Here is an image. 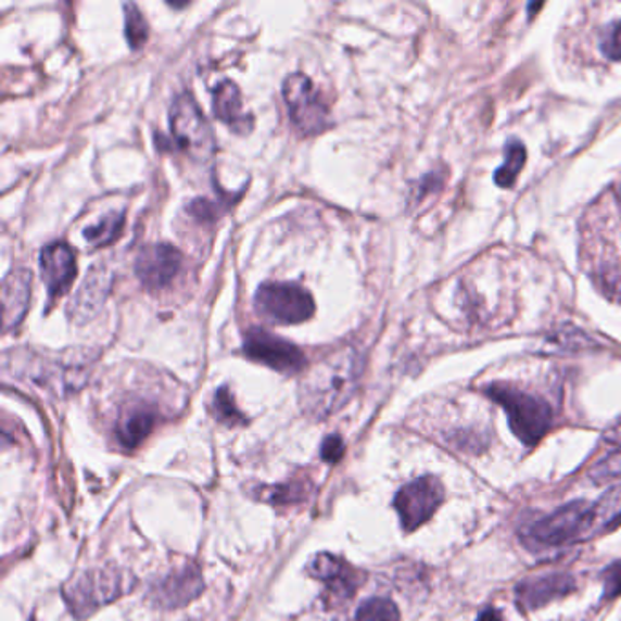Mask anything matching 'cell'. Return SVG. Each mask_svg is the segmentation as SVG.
<instances>
[{
  "mask_svg": "<svg viewBox=\"0 0 621 621\" xmlns=\"http://www.w3.org/2000/svg\"><path fill=\"white\" fill-rule=\"evenodd\" d=\"M362 354L343 346L308 368L300 384V405L312 419H327L351 402L362 378Z\"/></svg>",
  "mask_w": 621,
  "mask_h": 621,
  "instance_id": "6da1fadb",
  "label": "cell"
},
{
  "mask_svg": "<svg viewBox=\"0 0 621 621\" xmlns=\"http://www.w3.org/2000/svg\"><path fill=\"white\" fill-rule=\"evenodd\" d=\"M593 531H598L596 505L571 502L527 527L521 532V542L531 550H547L580 542Z\"/></svg>",
  "mask_w": 621,
  "mask_h": 621,
  "instance_id": "7a4b0ae2",
  "label": "cell"
},
{
  "mask_svg": "<svg viewBox=\"0 0 621 621\" xmlns=\"http://www.w3.org/2000/svg\"><path fill=\"white\" fill-rule=\"evenodd\" d=\"M486 395L507 413L510 429L525 446L537 445L553 424V410L548 403L525 390L494 383L486 386Z\"/></svg>",
  "mask_w": 621,
  "mask_h": 621,
  "instance_id": "3957f363",
  "label": "cell"
},
{
  "mask_svg": "<svg viewBox=\"0 0 621 621\" xmlns=\"http://www.w3.org/2000/svg\"><path fill=\"white\" fill-rule=\"evenodd\" d=\"M134 578L115 569H97L72 578L64 585L63 596L77 618L91 616L102 605L112 604L130 591Z\"/></svg>",
  "mask_w": 621,
  "mask_h": 621,
  "instance_id": "277c9868",
  "label": "cell"
},
{
  "mask_svg": "<svg viewBox=\"0 0 621 621\" xmlns=\"http://www.w3.org/2000/svg\"><path fill=\"white\" fill-rule=\"evenodd\" d=\"M169 128L177 147L198 161H206L215 152L214 130L190 93H181L169 107Z\"/></svg>",
  "mask_w": 621,
  "mask_h": 621,
  "instance_id": "5b68a950",
  "label": "cell"
},
{
  "mask_svg": "<svg viewBox=\"0 0 621 621\" xmlns=\"http://www.w3.org/2000/svg\"><path fill=\"white\" fill-rule=\"evenodd\" d=\"M255 310L281 325H297L314 316L316 303L295 282H265L255 294Z\"/></svg>",
  "mask_w": 621,
  "mask_h": 621,
  "instance_id": "8992f818",
  "label": "cell"
},
{
  "mask_svg": "<svg viewBox=\"0 0 621 621\" xmlns=\"http://www.w3.org/2000/svg\"><path fill=\"white\" fill-rule=\"evenodd\" d=\"M282 97L289 107L290 119L297 130L314 136L327 128L330 123L328 107L310 77L303 74L289 75L282 83Z\"/></svg>",
  "mask_w": 621,
  "mask_h": 621,
  "instance_id": "52a82bcc",
  "label": "cell"
},
{
  "mask_svg": "<svg viewBox=\"0 0 621 621\" xmlns=\"http://www.w3.org/2000/svg\"><path fill=\"white\" fill-rule=\"evenodd\" d=\"M445 499V489L434 476H423L403 486L394 497V508L403 529L416 531L435 515Z\"/></svg>",
  "mask_w": 621,
  "mask_h": 621,
  "instance_id": "ba28073f",
  "label": "cell"
},
{
  "mask_svg": "<svg viewBox=\"0 0 621 621\" xmlns=\"http://www.w3.org/2000/svg\"><path fill=\"white\" fill-rule=\"evenodd\" d=\"M243 351L252 362L263 363L281 373H295L305 368V354L287 339L277 338L263 328H252L244 338Z\"/></svg>",
  "mask_w": 621,
  "mask_h": 621,
  "instance_id": "9c48e42d",
  "label": "cell"
},
{
  "mask_svg": "<svg viewBox=\"0 0 621 621\" xmlns=\"http://www.w3.org/2000/svg\"><path fill=\"white\" fill-rule=\"evenodd\" d=\"M182 255L172 244H148L136 259V274L148 290L168 287L179 274Z\"/></svg>",
  "mask_w": 621,
  "mask_h": 621,
  "instance_id": "30bf717a",
  "label": "cell"
},
{
  "mask_svg": "<svg viewBox=\"0 0 621 621\" xmlns=\"http://www.w3.org/2000/svg\"><path fill=\"white\" fill-rule=\"evenodd\" d=\"M112 282V271L107 270V266H91L85 281L80 282L79 289L75 292L74 300L69 301V319L83 325V322L90 321L91 317H96L106 303Z\"/></svg>",
  "mask_w": 621,
  "mask_h": 621,
  "instance_id": "8fae6325",
  "label": "cell"
},
{
  "mask_svg": "<svg viewBox=\"0 0 621 621\" xmlns=\"http://www.w3.org/2000/svg\"><path fill=\"white\" fill-rule=\"evenodd\" d=\"M574 591H576V580L571 574L553 572V574H542V576L523 580L516 587V599L521 609H542L545 605L565 598Z\"/></svg>",
  "mask_w": 621,
  "mask_h": 621,
  "instance_id": "7c38bea8",
  "label": "cell"
},
{
  "mask_svg": "<svg viewBox=\"0 0 621 621\" xmlns=\"http://www.w3.org/2000/svg\"><path fill=\"white\" fill-rule=\"evenodd\" d=\"M40 276L50 297H61L68 292L77 276V263L68 244L53 243L40 252Z\"/></svg>",
  "mask_w": 621,
  "mask_h": 621,
  "instance_id": "4fadbf2b",
  "label": "cell"
},
{
  "mask_svg": "<svg viewBox=\"0 0 621 621\" xmlns=\"http://www.w3.org/2000/svg\"><path fill=\"white\" fill-rule=\"evenodd\" d=\"M308 572L316 580L327 583L328 591L335 601L352 598L363 580L362 574H357L351 565H346L343 559L328 553L314 556L308 565Z\"/></svg>",
  "mask_w": 621,
  "mask_h": 621,
  "instance_id": "5bb4252c",
  "label": "cell"
},
{
  "mask_svg": "<svg viewBox=\"0 0 621 621\" xmlns=\"http://www.w3.org/2000/svg\"><path fill=\"white\" fill-rule=\"evenodd\" d=\"M31 300V271L15 268L2 281V327L12 330L23 321Z\"/></svg>",
  "mask_w": 621,
  "mask_h": 621,
  "instance_id": "9a60e30c",
  "label": "cell"
},
{
  "mask_svg": "<svg viewBox=\"0 0 621 621\" xmlns=\"http://www.w3.org/2000/svg\"><path fill=\"white\" fill-rule=\"evenodd\" d=\"M204 583L195 565H185L169 572L155 587V598L164 607H182L203 593Z\"/></svg>",
  "mask_w": 621,
  "mask_h": 621,
  "instance_id": "2e32d148",
  "label": "cell"
},
{
  "mask_svg": "<svg viewBox=\"0 0 621 621\" xmlns=\"http://www.w3.org/2000/svg\"><path fill=\"white\" fill-rule=\"evenodd\" d=\"M212 107H214L215 117L223 121L226 126H230L233 131L246 134V131L252 130V126H254L252 113L244 110L241 91L232 80H220L214 86Z\"/></svg>",
  "mask_w": 621,
  "mask_h": 621,
  "instance_id": "e0dca14e",
  "label": "cell"
},
{
  "mask_svg": "<svg viewBox=\"0 0 621 621\" xmlns=\"http://www.w3.org/2000/svg\"><path fill=\"white\" fill-rule=\"evenodd\" d=\"M155 424V413L147 407H134L128 413L123 414L119 424H117V438L121 445L128 448H136L147 440Z\"/></svg>",
  "mask_w": 621,
  "mask_h": 621,
  "instance_id": "ac0fdd59",
  "label": "cell"
},
{
  "mask_svg": "<svg viewBox=\"0 0 621 621\" xmlns=\"http://www.w3.org/2000/svg\"><path fill=\"white\" fill-rule=\"evenodd\" d=\"M123 225H125V214L123 212H112V214L102 215L101 220H97L96 225L85 228V241L93 249H101V246L112 244L115 239L119 238Z\"/></svg>",
  "mask_w": 621,
  "mask_h": 621,
  "instance_id": "d6986e66",
  "label": "cell"
},
{
  "mask_svg": "<svg viewBox=\"0 0 621 621\" xmlns=\"http://www.w3.org/2000/svg\"><path fill=\"white\" fill-rule=\"evenodd\" d=\"M525 148H523L521 142H508L507 150H505V163H503L502 168L496 172L497 187H512L516 177H518L521 168H523V164H525Z\"/></svg>",
  "mask_w": 621,
  "mask_h": 621,
  "instance_id": "ffe728a7",
  "label": "cell"
},
{
  "mask_svg": "<svg viewBox=\"0 0 621 621\" xmlns=\"http://www.w3.org/2000/svg\"><path fill=\"white\" fill-rule=\"evenodd\" d=\"M596 505L598 531H612L621 523V486L612 489Z\"/></svg>",
  "mask_w": 621,
  "mask_h": 621,
  "instance_id": "44dd1931",
  "label": "cell"
},
{
  "mask_svg": "<svg viewBox=\"0 0 621 621\" xmlns=\"http://www.w3.org/2000/svg\"><path fill=\"white\" fill-rule=\"evenodd\" d=\"M357 621H400V609L392 599L370 598L356 612Z\"/></svg>",
  "mask_w": 621,
  "mask_h": 621,
  "instance_id": "7402d4cb",
  "label": "cell"
},
{
  "mask_svg": "<svg viewBox=\"0 0 621 621\" xmlns=\"http://www.w3.org/2000/svg\"><path fill=\"white\" fill-rule=\"evenodd\" d=\"M125 35L134 50H139L148 40V24L136 4H125Z\"/></svg>",
  "mask_w": 621,
  "mask_h": 621,
  "instance_id": "603a6c76",
  "label": "cell"
},
{
  "mask_svg": "<svg viewBox=\"0 0 621 621\" xmlns=\"http://www.w3.org/2000/svg\"><path fill=\"white\" fill-rule=\"evenodd\" d=\"M214 414L220 423L230 424V427L246 423V419H244L243 414L239 413V408L236 407V402H233V397L226 386L215 392Z\"/></svg>",
  "mask_w": 621,
  "mask_h": 621,
  "instance_id": "cb8c5ba5",
  "label": "cell"
},
{
  "mask_svg": "<svg viewBox=\"0 0 621 621\" xmlns=\"http://www.w3.org/2000/svg\"><path fill=\"white\" fill-rule=\"evenodd\" d=\"M621 476V451L612 452L607 458L601 459L593 470V478L599 483L616 480Z\"/></svg>",
  "mask_w": 621,
  "mask_h": 621,
  "instance_id": "d4e9b609",
  "label": "cell"
},
{
  "mask_svg": "<svg viewBox=\"0 0 621 621\" xmlns=\"http://www.w3.org/2000/svg\"><path fill=\"white\" fill-rule=\"evenodd\" d=\"M601 50L612 61H621V21L610 24L609 28L605 29Z\"/></svg>",
  "mask_w": 621,
  "mask_h": 621,
  "instance_id": "484cf974",
  "label": "cell"
},
{
  "mask_svg": "<svg viewBox=\"0 0 621 621\" xmlns=\"http://www.w3.org/2000/svg\"><path fill=\"white\" fill-rule=\"evenodd\" d=\"M604 598L612 599L621 594V561L609 565L604 574Z\"/></svg>",
  "mask_w": 621,
  "mask_h": 621,
  "instance_id": "4316f807",
  "label": "cell"
},
{
  "mask_svg": "<svg viewBox=\"0 0 621 621\" xmlns=\"http://www.w3.org/2000/svg\"><path fill=\"white\" fill-rule=\"evenodd\" d=\"M306 485H282L274 486L270 491V499L274 503L301 502L306 496Z\"/></svg>",
  "mask_w": 621,
  "mask_h": 621,
  "instance_id": "83f0119b",
  "label": "cell"
},
{
  "mask_svg": "<svg viewBox=\"0 0 621 621\" xmlns=\"http://www.w3.org/2000/svg\"><path fill=\"white\" fill-rule=\"evenodd\" d=\"M343 454H345V443L339 435H328L327 440L322 441L321 458L327 464H338Z\"/></svg>",
  "mask_w": 621,
  "mask_h": 621,
  "instance_id": "f1b7e54d",
  "label": "cell"
},
{
  "mask_svg": "<svg viewBox=\"0 0 621 621\" xmlns=\"http://www.w3.org/2000/svg\"><path fill=\"white\" fill-rule=\"evenodd\" d=\"M599 284L612 300L621 303V271H604L599 276Z\"/></svg>",
  "mask_w": 621,
  "mask_h": 621,
  "instance_id": "f546056e",
  "label": "cell"
},
{
  "mask_svg": "<svg viewBox=\"0 0 621 621\" xmlns=\"http://www.w3.org/2000/svg\"><path fill=\"white\" fill-rule=\"evenodd\" d=\"M480 621H503V618L497 610L485 609L480 614Z\"/></svg>",
  "mask_w": 621,
  "mask_h": 621,
  "instance_id": "4dcf8cb0",
  "label": "cell"
}]
</instances>
